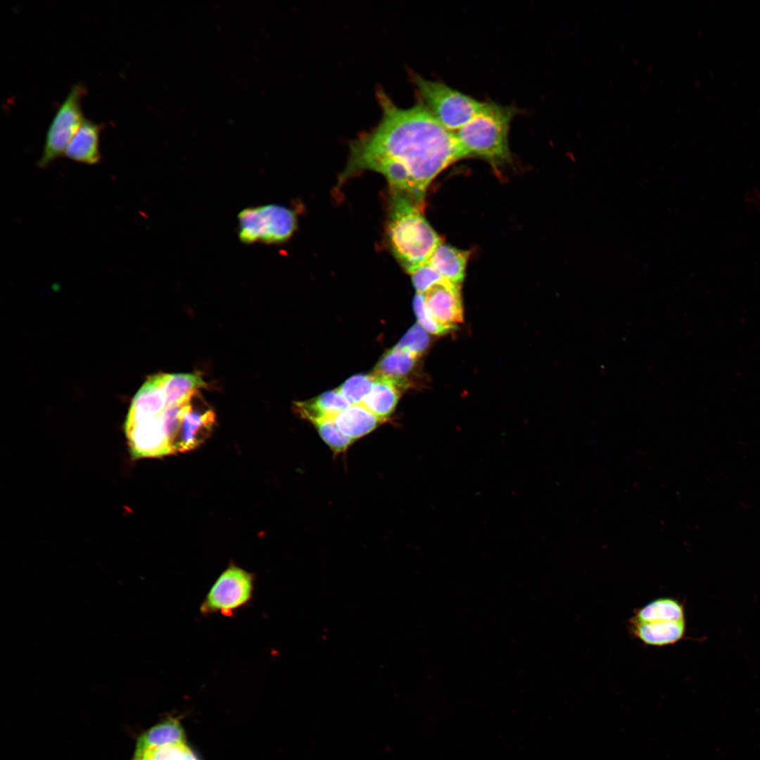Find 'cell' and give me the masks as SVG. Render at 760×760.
<instances>
[{"instance_id":"cell-4","label":"cell","mask_w":760,"mask_h":760,"mask_svg":"<svg viewBox=\"0 0 760 760\" xmlns=\"http://www.w3.org/2000/svg\"><path fill=\"white\" fill-rule=\"evenodd\" d=\"M419 101L446 129L455 132L483 108L485 102L454 89L445 84L413 74Z\"/></svg>"},{"instance_id":"cell-17","label":"cell","mask_w":760,"mask_h":760,"mask_svg":"<svg viewBox=\"0 0 760 760\" xmlns=\"http://www.w3.org/2000/svg\"><path fill=\"white\" fill-rule=\"evenodd\" d=\"M683 604L670 597L657 598L637 609L630 621L650 622L658 621H683Z\"/></svg>"},{"instance_id":"cell-21","label":"cell","mask_w":760,"mask_h":760,"mask_svg":"<svg viewBox=\"0 0 760 760\" xmlns=\"http://www.w3.org/2000/svg\"><path fill=\"white\" fill-rule=\"evenodd\" d=\"M374 379V374H357L351 376L337 389L350 403L360 404L370 393Z\"/></svg>"},{"instance_id":"cell-13","label":"cell","mask_w":760,"mask_h":760,"mask_svg":"<svg viewBox=\"0 0 760 760\" xmlns=\"http://www.w3.org/2000/svg\"><path fill=\"white\" fill-rule=\"evenodd\" d=\"M470 253L441 243L435 249L428 263L443 277L461 286Z\"/></svg>"},{"instance_id":"cell-3","label":"cell","mask_w":760,"mask_h":760,"mask_svg":"<svg viewBox=\"0 0 760 760\" xmlns=\"http://www.w3.org/2000/svg\"><path fill=\"white\" fill-rule=\"evenodd\" d=\"M517 113L514 106L485 102L482 110L455 132L464 158H482L494 166L511 161L508 135Z\"/></svg>"},{"instance_id":"cell-2","label":"cell","mask_w":760,"mask_h":760,"mask_svg":"<svg viewBox=\"0 0 760 760\" xmlns=\"http://www.w3.org/2000/svg\"><path fill=\"white\" fill-rule=\"evenodd\" d=\"M422 210V204L403 194L392 191L386 224L387 239L392 253L408 274L427 263L442 243Z\"/></svg>"},{"instance_id":"cell-16","label":"cell","mask_w":760,"mask_h":760,"mask_svg":"<svg viewBox=\"0 0 760 760\" xmlns=\"http://www.w3.org/2000/svg\"><path fill=\"white\" fill-rule=\"evenodd\" d=\"M184 742H186V734L182 724L176 718H168L139 737L134 755L144 754L154 748Z\"/></svg>"},{"instance_id":"cell-19","label":"cell","mask_w":760,"mask_h":760,"mask_svg":"<svg viewBox=\"0 0 760 760\" xmlns=\"http://www.w3.org/2000/svg\"><path fill=\"white\" fill-rule=\"evenodd\" d=\"M420 357L396 347L388 350L381 357L373 374L393 378H405Z\"/></svg>"},{"instance_id":"cell-7","label":"cell","mask_w":760,"mask_h":760,"mask_svg":"<svg viewBox=\"0 0 760 760\" xmlns=\"http://www.w3.org/2000/svg\"><path fill=\"white\" fill-rule=\"evenodd\" d=\"M254 588L253 574L234 565L227 567L216 579L200 607L203 614L220 613L232 616L251 600Z\"/></svg>"},{"instance_id":"cell-14","label":"cell","mask_w":760,"mask_h":760,"mask_svg":"<svg viewBox=\"0 0 760 760\" xmlns=\"http://www.w3.org/2000/svg\"><path fill=\"white\" fill-rule=\"evenodd\" d=\"M333 420L341 432L353 441L369 433L384 421L362 403L350 405Z\"/></svg>"},{"instance_id":"cell-1","label":"cell","mask_w":760,"mask_h":760,"mask_svg":"<svg viewBox=\"0 0 760 760\" xmlns=\"http://www.w3.org/2000/svg\"><path fill=\"white\" fill-rule=\"evenodd\" d=\"M376 98L381 118L375 127L350 144L342 179L373 170L386 177L392 191L422 205L430 182L464 158L455 134L444 127L420 101L411 108H400L379 88Z\"/></svg>"},{"instance_id":"cell-24","label":"cell","mask_w":760,"mask_h":760,"mask_svg":"<svg viewBox=\"0 0 760 760\" xmlns=\"http://www.w3.org/2000/svg\"><path fill=\"white\" fill-rule=\"evenodd\" d=\"M413 308L418 323L429 333L437 336L445 335L453 329L437 323L427 310L423 294L417 293L413 299Z\"/></svg>"},{"instance_id":"cell-25","label":"cell","mask_w":760,"mask_h":760,"mask_svg":"<svg viewBox=\"0 0 760 760\" xmlns=\"http://www.w3.org/2000/svg\"><path fill=\"white\" fill-rule=\"evenodd\" d=\"M410 274L417 293L422 294L433 284L444 279L428 262L417 267Z\"/></svg>"},{"instance_id":"cell-15","label":"cell","mask_w":760,"mask_h":760,"mask_svg":"<svg viewBox=\"0 0 760 760\" xmlns=\"http://www.w3.org/2000/svg\"><path fill=\"white\" fill-rule=\"evenodd\" d=\"M350 403L336 388L313 399L294 403V410L300 417L310 422L320 419L333 418L348 407Z\"/></svg>"},{"instance_id":"cell-18","label":"cell","mask_w":760,"mask_h":760,"mask_svg":"<svg viewBox=\"0 0 760 760\" xmlns=\"http://www.w3.org/2000/svg\"><path fill=\"white\" fill-rule=\"evenodd\" d=\"M205 386V382L196 374H166L167 407L187 403L199 388Z\"/></svg>"},{"instance_id":"cell-5","label":"cell","mask_w":760,"mask_h":760,"mask_svg":"<svg viewBox=\"0 0 760 760\" xmlns=\"http://www.w3.org/2000/svg\"><path fill=\"white\" fill-rule=\"evenodd\" d=\"M240 241L245 244H277L289 240L297 227L295 213L283 205L248 207L238 215Z\"/></svg>"},{"instance_id":"cell-12","label":"cell","mask_w":760,"mask_h":760,"mask_svg":"<svg viewBox=\"0 0 760 760\" xmlns=\"http://www.w3.org/2000/svg\"><path fill=\"white\" fill-rule=\"evenodd\" d=\"M633 636L643 644L663 647L680 641L686 631L685 620L638 622L630 621Z\"/></svg>"},{"instance_id":"cell-9","label":"cell","mask_w":760,"mask_h":760,"mask_svg":"<svg viewBox=\"0 0 760 760\" xmlns=\"http://www.w3.org/2000/svg\"><path fill=\"white\" fill-rule=\"evenodd\" d=\"M195 393L191 398V407L184 417L174 444L173 454L196 449L209 437L213 429L215 423L214 411L203 404L201 398L197 405Z\"/></svg>"},{"instance_id":"cell-22","label":"cell","mask_w":760,"mask_h":760,"mask_svg":"<svg viewBox=\"0 0 760 760\" xmlns=\"http://www.w3.org/2000/svg\"><path fill=\"white\" fill-rule=\"evenodd\" d=\"M429 343V333L417 322L406 332L395 347L421 357Z\"/></svg>"},{"instance_id":"cell-11","label":"cell","mask_w":760,"mask_h":760,"mask_svg":"<svg viewBox=\"0 0 760 760\" xmlns=\"http://www.w3.org/2000/svg\"><path fill=\"white\" fill-rule=\"evenodd\" d=\"M104 125L84 119L70 141L65 156L76 163L94 165L101 162L100 134Z\"/></svg>"},{"instance_id":"cell-23","label":"cell","mask_w":760,"mask_h":760,"mask_svg":"<svg viewBox=\"0 0 760 760\" xmlns=\"http://www.w3.org/2000/svg\"><path fill=\"white\" fill-rule=\"evenodd\" d=\"M139 755L149 760H199L186 742L154 748Z\"/></svg>"},{"instance_id":"cell-26","label":"cell","mask_w":760,"mask_h":760,"mask_svg":"<svg viewBox=\"0 0 760 760\" xmlns=\"http://www.w3.org/2000/svg\"><path fill=\"white\" fill-rule=\"evenodd\" d=\"M132 760H149V759L144 755H134Z\"/></svg>"},{"instance_id":"cell-10","label":"cell","mask_w":760,"mask_h":760,"mask_svg":"<svg viewBox=\"0 0 760 760\" xmlns=\"http://www.w3.org/2000/svg\"><path fill=\"white\" fill-rule=\"evenodd\" d=\"M373 374L374 379L372 390L362 404L385 420L394 410L400 395L408 387L409 383L405 378Z\"/></svg>"},{"instance_id":"cell-6","label":"cell","mask_w":760,"mask_h":760,"mask_svg":"<svg viewBox=\"0 0 760 760\" xmlns=\"http://www.w3.org/2000/svg\"><path fill=\"white\" fill-rule=\"evenodd\" d=\"M87 93L81 82L74 84L58 107L48 127L38 167L46 168L65 155L67 147L84 120L81 101Z\"/></svg>"},{"instance_id":"cell-8","label":"cell","mask_w":760,"mask_h":760,"mask_svg":"<svg viewBox=\"0 0 760 760\" xmlns=\"http://www.w3.org/2000/svg\"><path fill=\"white\" fill-rule=\"evenodd\" d=\"M460 289L461 286L444 278L423 293L431 316L441 326L453 330L463 321Z\"/></svg>"},{"instance_id":"cell-20","label":"cell","mask_w":760,"mask_h":760,"mask_svg":"<svg viewBox=\"0 0 760 760\" xmlns=\"http://www.w3.org/2000/svg\"><path fill=\"white\" fill-rule=\"evenodd\" d=\"M324 443L335 453L345 452L353 443L338 428L333 419H320L311 422Z\"/></svg>"}]
</instances>
